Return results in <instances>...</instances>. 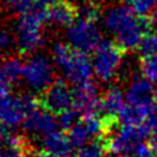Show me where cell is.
I'll list each match as a JSON object with an SVG mask.
<instances>
[{"label": "cell", "instance_id": "cell-1", "mask_svg": "<svg viewBox=\"0 0 157 157\" xmlns=\"http://www.w3.org/2000/svg\"><path fill=\"white\" fill-rule=\"evenodd\" d=\"M103 24L123 51H131L139 48L147 35L149 22L140 18L128 5L120 4L105 10Z\"/></svg>", "mask_w": 157, "mask_h": 157}, {"label": "cell", "instance_id": "cell-2", "mask_svg": "<svg viewBox=\"0 0 157 157\" xmlns=\"http://www.w3.org/2000/svg\"><path fill=\"white\" fill-rule=\"evenodd\" d=\"M53 64L74 86L90 82L94 74L92 60L88 59L87 53L73 48L69 44L56 43L52 49Z\"/></svg>", "mask_w": 157, "mask_h": 157}, {"label": "cell", "instance_id": "cell-3", "mask_svg": "<svg viewBox=\"0 0 157 157\" xmlns=\"http://www.w3.org/2000/svg\"><path fill=\"white\" fill-rule=\"evenodd\" d=\"M44 24L46 20L34 9L20 13L14 24V36L21 52L35 53L42 48L44 44Z\"/></svg>", "mask_w": 157, "mask_h": 157}, {"label": "cell", "instance_id": "cell-4", "mask_svg": "<svg viewBox=\"0 0 157 157\" xmlns=\"http://www.w3.org/2000/svg\"><path fill=\"white\" fill-rule=\"evenodd\" d=\"M123 49L114 42L103 40L94 51V75L100 82H112L118 74L123 60Z\"/></svg>", "mask_w": 157, "mask_h": 157}, {"label": "cell", "instance_id": "cell-5", "mask_svg": "<svg viewBox=\"0 0 157 157\" xmlns=\"http://www.w3.org/2000/svg\"><path fill=\"white\" fill-rule=\"evenodd\" d=\"M35 108H38V104L31 95L0 92V123L8 128L24 125L27 114Z\"/></svg>", "mask_w": 157, "mask_h": 157}, {"label": "cell", "instance_id": "cell-6", "mask_svg": "<svg viewBox=\"0 0 157 157\" xmlns=\"http://www.w3.org/2000/svg\"><path fill=\"white\" fill-rule=\"evenodd\" d=\"M22 82L31 92H44L55 82L53 63L44 55H31L24 63Z\"/></svg>", "mask_w": 157, "mask_h": 157}, {"label": "cell", "instance_id": "cell-7", "mask_svg": "<svg viewBox=\"0 0 157 157\" xmlns=\"http://www.w3.org/2000/svg\"><path fill=\"white\" fill-rule=\"evenodd\" d=\"M149 128L145 125H122L109 136L106 148L116 157H131L134 149L147 139Z\"/></svg>", "mask_w": 157, "mask_h": 157}, {"label": "cell", "instance_id": "cell-8", "mask_svg": "<svg viewBox=\"0 0 157 157\" xmlns=\"http://www.w3.org/2000/svg\"><path fill=\"white\" fill-rule=\"evenodd\" d=\"M66 40L73 48L88 53L99 47L103 42V35L96 21L78 17L66 27Z\"/></svg>", "mask_w": 157, "mask_h": 157}, {"label": "cell", "instance_id": "cell-9", "mask_svg": "<svg viewBox=\"0 0 157 157\" xmlns=\"http://www.w3.org/2000/svg\"><path fill=\"white\" fill-rule=\"evenodd\" d=\"M42 104L49 112H52L55 114H60L73 108L74 90H71L65 81H55L43 92Z\"/></svg>", "mask_w": 157, "mask_h": 157}, {"label": "cell", "instance_id": "cell-10", "mask_svg": "<svg viewBox=\"0 0 157 157\" xmlns=\"http://www.w3.org/2000/svg\"><path fill=\"white\" fill-rule=\"evenodd\" d=\"M22 126L27 134L43 138L49 132L59 130V121L57 116H55V113L49 112L46 108L40 109L38 106L27 114Z\"/></svg>", "mask_w": 157, "mask_h": 157}, {"label": "cell", "instance_id": "cell-11", "mask_svg": "<svg viewBox=\"0 0 157 157\" xmlns=\"http://www.w3.org/2000/svg\"><path fill=\"white\" fill-rule=\"evenodd\" d=\"M101 98L98 86L91 81L74 88V104L73 106L79 112V114H94L101 109Z\"/></svg>", "mask_w": 157, "mask_h": 157}, {"label": "cell", "instance_id": "cell-12", "mask_svg": "<svg viewBox=\"0 0 157 157\" xmlns=\"http://www.w3.org/2000/svg\"><path fill=\"white\" fill-rule=\"evenodd\" d=\"M126 104L149 105L155 101V87L145 77H134L125 91Z\"/></svg>", "mask_w": 157, "mask_h": 157}, {"label": "cell", "instance_id": "cell-13", "mask_svg": "<svg viewBox=\"0 0 157 157\" xmlns=\"http://www.w3.org/2000/svg\"><path fill=\"white\" fill-rule=\"evenodd\" d=\"M78 13L77 8L69 0H56V2L44 12L43 17L46 22L53 26H66L68 27L75 20Z\"/></svg>", "mask_w": 157, "mask_h": 157}, {"label": "cell", "instance_id": "cell-14", "mask_svg": "<svg viewBox=\"0 0 157 157\" xmlns=\"http://www.w3.org/2000/svg\"><path fill=\"white\" fill-rule=\"evenodd\" d=\"M24 64L18 57H8L0 61V92H9L22 79Z\"/></svg>", "mask_w": 157, "mask_h": 157}, {"label": "cell", "instance_id": "cell-15", "mask_svg": "<svg viewBox=\"0 0 157 157\" xmlns=\"http://www.w3.org/2000/svg\"><path fill=\"white\" fill-rule=\"evenodd\" d=\"M126 106V95L120 87H110L105 91L101 98V109L105 114V118L109 122L116 117H120L121 112Z\"/></svg>", "mask_w": 157, "mask_h": 157}, {"label": "cell", "instance_id": "cell-16", "mask_svg": "<svg viewBox=\"0 0 157 157\" xmlns=\"http://www.w3.org/2000/svg\"><path fill=\"white\" fill-rule=\"evenodd\" d=\"M42 143L44 151L52 153L57 157H69L71 152V144L69 142L68 135H65L63 131L56 130L47 134L46 136L42 138Z\"/></svg>", "mask_w": 157, "mask_h": 157}, {"label": "cell", "instance_id": "cell-17", "mask_svg": "<svg viewBox=\"0 0 157 157\" xmlns=\"http://www.w3.org/2000/svg\"><path fill=\"white\" fill-rule=\"evenodd\" d=\"M152 104H149V105H130V104H126V106L123 108V110L121 112V114L118 117L121 123H123V125H144L145 120H147L149 108H151Z\"/></svg>", "mask_w": 157, "mask_h": 157}, {"label": "cell", "instance_id": "cell-18", "mask_svg": "<svg viewBox=\"0 0 157 157\" xmlns=\"http://www.w3.org/2000/svg\"><path fill=\"white\" fill-rule=\"evenodd\" d=\"M68 138H69L71 147L77 148V149L83 148L86 144H88L91 140L95 139L92 136V134L90 132V130L87 128V126L85 125L83 120H79L71 128H69Z\"/></svg>", "mask_w": 157, "mask_h": 157}, {"label": "cell", "instance_id": "cell-19", "mask_svg": "<svg viewBox=\"0 0 157 157\" xmlns=\"http://www.w3.org/2000/svg\"><path fill=\"white\" fill-rule=\"evenodd\" d=\"M0 157H26L22 139L16 135L9 136L7 145L0 149Z\"/></svg>", "mask_w": 157, "mask_h": 157}, {"label": "cell", "instance_id": "cell-20", "mask_svg": "<svg viewBox=\"0 0 157 157\" xmlns=\"http://www.w3.org/2000/svg\"><path fill=\"white\" fill-rule=\"evenodd\" d=\"M106 151V144H104L100 139H94L79 149L78 157H105Z\"/></svg>", "mask_w": 157, "mask_h": 157}, {"label": "cell", "instance_id": "cell-21", "mask_svg": "<svg viewBox=\"0 0 157 157\" xmlns=\"http://www.w3.org/2000/svg\"><path fill=\"white\" fill-rule=\"evenodd\" d=\"M122 2L140 17L152 13V10L157 7V0H122Z\"/></svg>", "mask_w": 157, "mask_h": 157}, {"label": "cell", "instance_id": "cell-22", "mask_svg": "<svg viewBox=\"0 0 157 157\" xmlns=\"http://www.w3.org/2000/svg\"><path fill=\"white\" fill-rule=\"evenodd\" d=\"M140 71L151 82H157V55L142 59Z\"/></svg>", "mask_w": 157, "mask_h": 157}, {"label": "cell", "instance_id": "cell-23", "mask_svg": "<svg viewBox=\"0 0 157 157\" xmlns=\"http://www.w3.org/2000/svg\"><path fill=\"white\" fill-rule=\"evenodd\" d=\"M140 57H149L157 55V34H147L139 46Z\"/></svg>", "mask_w": 157, "mask_h": 157}, {"label": "cell", "instance_id": "cell-24", "mask_svg": "<svg viewBox=\"0 0 157 157\" xmlns=\"http://www.w3.org/2000/svg\"><path fill=\"white\" fill-rule=\"evenodd\" d=\"M79 112H78L74 106L68 110L63 112V113L57 114V121H59V127L61 128H66V130H69L73 126L75 125V123L79 121Z\"/></svg>", "mask_w": 157, "mask_h": 157}, {"label": "cell", "instance_id": "cell-25", "mask_svg": "<svg viewBox=\"0 0 157 157\" xmlns=\"http://www.w3.org/2000/svg\"><path fill=\"white\" fill-rule=\"evenodd\" d=\"M77 10H78V16L79 17L91 20V21H96V18L99 17V7L94 0H86V2H83L77 8Z\"/></svg>", "mask_w": 157, "mask_h": 157}, {"label": "cell", "instance_id": "cell-26", "mask_svg": "<svg viewBox=\"0 0 157 157\" xmlns=\"http://www.w3.org/2000/svg\"><path fill=\"white\" fill-rule=\"evenodd\" d=\"M16 44L14 33L4 26H0V51H8Z\"/></svg>", "mask_w": 157, "mask_h": 157}, {"label": "cell", "instance_id": "cell-27", "mask_svg": "<svg viewBox=\"0 0 157 157\" xmlns=\"http://www.w3.org/2000/svg\"><path fill=\"white\" fill-rule=\"evenodd\" d=\"M3 2L10 10H14V12H18V13H24L26 10L33 8L35 0H3Z\"/></svg>", "mask_w": 157, "mask_h": 157}, {"label": "cell", "instance_id": "cell-28", "mask_svg": "<svg viewBox=\"0 0 157 157\" xmlns=\"http://www.w3.org/2000/svg\"><path fill=\"white\" fill-rule=\"evenodd\" d=\"M145 126H147L149 130H155L157 128V101H155L149 108L147 120H145Z\"/></svg>", "mask_w": 157, "mask_h": 157}, {"label": "cell", "instance_id": "cell-29", "mask_svg": "<svg viewBox=\"0 0 157 157\" xmlns=\"http://www.w3.org/2000/svg\"><path fill=\"white\" fill-rule=\"evenodd\" d=\"M56 2V0H35L34 2V5H33V8L31 9H34V10H36V12L39 13V14H42V17H43V14H44V12L51 7V5L53 4ZM44 18V17H43Z\"/></svg>", "mask_w": 157, "mask_h": 157}, {"label": "cell", "instance_id": "cell-30", "mask_svg": "<svg viewBox=\"0 0 157 157\" xmlns=\"http://www.w3.org/2000/svg\"><path fill=\"white\" fill-rule=\"evenodd\" d=\"M9 136L10 135L8 134V127H5L3 123H0V149L7 145Z\"/></svg>", "mask_w": 157, "mask_h": 157}, {"label": "cell", "instance_id": "cell-31", "mask_svg": "<svg viewBox=\"0 0 157 157\" xmlns=\"http://www.w3.org/2000/svg\"><path fill=\"white\" fill-rule=\"evenodd\" d=\"M149 145H151V148H152L153 152L157 155V128H155V130H152V132H151Z\"/></svg>", "mask_w": 157, "mask_h": 157}, {"label": "cell", "instance_id": "cell-32", "mask_svg": "<svg viewBox=\"0 0 157 157\" xmlns=\"http://www.w3.org/2000/svg\"><path fill=\"white\" fill-rule=\"evenodd\" d=\"M149 26H152L153 29L157 30V7L152 10V13H151V17H149Z\"/></svg>", "mask_w": 157, "mask_h": 157}, {"label": "cell", "instance_id": "cell-33", "mask_svg": "<svg viewBox=\"0 0 157 157\" xmlns=\"http://www.w3.org/2000/svg\"><path fill=\"white\" fill-rule=\"evenodd\" d=\"M33 157H57V156H55V155H52V153H49V152H47V151H43V152H38V153H35Z\"/></svg>", "mask_w": 157, "mask_h": 157}]
</instances>
